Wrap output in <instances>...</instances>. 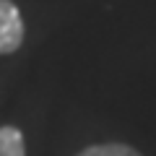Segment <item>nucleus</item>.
Returning a JSON list of instances; mask_svg holds the SVG:
<instances>
[{
	"mask_svg": "<svg viewBox=\"0 0 156 156\" xmlns=\"http://www.w3.org/2000/svg\"><path fill=\"white\" fill-rule=\"evenodd\" d=\"M23 42V18L11 0H0V55H11Z\"/></svg>",
	"mask_w": 156,
	"mask_h": 156,
	"instance_id": "obj_1",
	"label": "nucleus"
},
{
	"mask_svg": "<svg viewBox=\"0 0 156 156\" xmlns=\"http://www.w3.org/2000/svg\"><path fill=\"white\" fill-rule=\"evenodd\" d=\"M0 156H26L23 148V133L13 125L0 128Z\"/></svg>",
	"mask_w": 156,
	"mask_h": 156,
	"instance_id": "obj_2",
	"label": "nucleus"
},
{
	"mask_svg": "<svg viewBox=\"0 0 156 156\" xmlns=\"http://www.w3.org/2000/svg\"><path fill=\"white\" fill-rule=\"evenodd\" d=\"M78 156H140L133 146L125 143H99V146H89Z\"/></svg>",
	"mask_w": 156,
	"mask_h": 156,
	"instance_id": "obj_3",
	"label": "nucleus"
}]
</instances>
